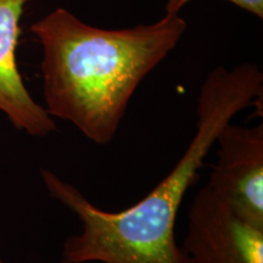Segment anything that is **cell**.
Segmentation results:
<instances>
[{"mask_svg": "<svg viewBox=\"0 0 263 263\" xmlns=\"http://www.w3.org/2000/svg\"><path fill=\"white\" fill-rule=\"evenodd\" d=\"M192 0H168L166 5V14H178L179 10ZM240 9L251 12L259 18H263V0H227Z\"/></svg>", "mask_w": 263, "mask_h": 263, "instance_id": "6", "label": "cell"}, {"mask_svg": "<svg viewBox=\"0 0 263 263\" xmlns=\"http://www.w3.org/2000/svg\"><path fill=\"white\" fill-rule=\"evenodd\" d=\"M262 90L263 73L254 62L210 72L197 98L195 132L183 155L146 196L122 211L95 206L73 184L42 170L52 199L74 213L82 226L81 233L65 241L60 263H192L176 240L180 206L218 134L255 104Z\"/></svg>", "mask_w": 263, "mask_h": 263, "instance_id": "1", "label": "cell"}, {"mask_svg": "<svg viewBox=\"0 0 263 263\" xmlns=\"http://www.w3.org/2000/svg\"><path fill=\"white\" fill-rule=\"evenodd\" d=\"M209 185L234 211L263 227V124L232 122L217 137Z\"/></svg>", "mask_w": 263, "mask_h": 263, "instance_id": "4", "label": "cell"}, {"mask_svg": "<svg viewBox=\"0 0 263 263\" xmlns=\"http://www.w3.org/2000/svg\"><path fill=\"white\" fill-rule=\"evenodd\" d=\"M182 248L192 263H263V227L240 216L206 184L190 205Z\"/></svg>", "mask_w": 263, "mask_h": 263, "instance_id": "3", "label": "cell"}, {"mask_svg": "<svg viewBox=\"0 0 263 263\" xmlns=\"http://www.w3.org/2000/svg\"><path fill=\"white\" fill-rule=\"evenodd\" d=\"M28 2L0 0V111L15 129L45 137L57 129V123L29 94L16 60L20 20Z\"/></svg>", "mask_w": 263, "mask_h": 263, "instance_id": "5", "label": "cell"}, {"mask_svg": "<svg viewBox=\"0 0 263 263\" xmlns=\"http://www.w3.org/2000/svg\"><path fill=\"white\" fill-rule=\"evenodd\" d=\"M185 31L179 14L153 25L105 29L66 9L54 10L31 26L43 49L45 111L98 145L111 143L137 88Z\"/></svg>", "mask_w": 263, "mask_h": 263, "instance_id": "2", "label": "cell"}]
</instances>
